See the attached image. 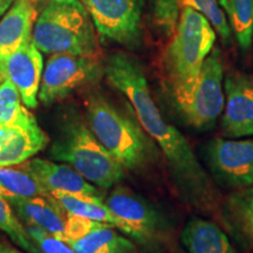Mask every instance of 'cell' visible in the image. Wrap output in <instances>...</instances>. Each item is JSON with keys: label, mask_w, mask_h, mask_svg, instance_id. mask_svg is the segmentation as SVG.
<instances>
[{"label": "cell", "mask_w": 253, "mask_h": 253, "mask_svg": "<svg viewBox=\"0 0 253 253\" xmlns=\"http://www.w3.org/2000/svg\"><path fill=\"white\" fill-rule=\"evenodd\" d=\"M104 74L109 84L129 100L138 123L162 150L182 198L203 210L212 208L216 191L210 177L188 140L161 114L140 62L126 53H113L107 59Z\"/></svg>", "instance_id": "cell-1"}, {"label": "cell", "mask_w": 253, "mask_h": 253, "mask_svg": "<svg viewBox=\"0 0 253 253\" xmlns=\"http://www.w3.org/2000/svg\"><path fill=\"white\" fill-rule=\"evenodd\" d=\"M214 41L216 33L210 21L195 9L183 7L178 26L164 56L170 89L178 108L191 96Z\"/></svg>", "instance_id": "cell-2"}, {"label": "cell", "mask_w": 253, "mask_h": 253, "mask_svg": "<svg viewBox=\"0 0 253 253\" xmlns=\"http://www.w3.org/2000/svg\"><path fill=\"white\" fill-rule=\"evenodd\" d=\"M86 108L90 130L125 169H142L155 160V142L130 116L101 95H90Z\"/></svg>", "instance_id": "cell-3"}, {"label": "cell", "mask_w": 253, "mask_h": 253, "mask_svg": "<svg viewBox=\"0 0 253 253\" xmlns=\"http://www.w3.org/2000/svg\"><path fill=\"white\" fill-rule=\"evenodd\" d=\"M32 39L46 54L99 56L94 23L80 0H48L38 15Z\"/></svg>", "instance_id": "cell-4"}, {"label": "cell", "mask_w": 253, "mask_h": 253, "mask_svg": "<svg viewBox=\"0 0 253 253\" xmlns=\"http://www.w3.org/2000/svg\"><path fill=\"white\" fill-rule=\"evenodd\" d=\"M49 155L68 163L100 189H110L125 176V167L100 143L89 126L80 121L68 122L63 126Z\"/></svg>", "instance_id": "cell-5"}, {"label": "cell", "mask_w": 253, "mask_h": 253, "mask_svg": "<svg viewBox=\"0 0 253 253\" xmlns=\"http://www.w3.org/2000/svg\"><path fill=\"white\" fill-rule=\"evenodd\" d=\"M103 73L99 56L52 54L43 69L38 97L43 104L62 100L73 90L97 82Z\"/></svg>", "instance_id": "cell-6"}, {"label": "cell", "mask_w": 253, "mask_h": 253, "mask_svg": "<svg viewBox=\"0 0 253 253\" xmlns=\"http://www.w3.org/2000/svg\"><path fill=\"white\" fill-rule=\"evenodd\" d=\"M223 61L220 50L213 48L205 59L190 99L179 107L183 119L198 130L212 128L224 109Z\"/></svg>", "instance_id": "cell-7"}, {"label": "cell", "mask_w": 253, "mask_h": 253, "mask_svg": "<svg viewBox=\"0 0 253 253\" xmlns=\"http://www.w3.org/2000/svg\"><path fill=\"white\" fill-rule=\"evenodd\" d=\"M101 37L120 45H140L142 0H80Z\"/></svg>", "instance_id": "cell-8"}, {"label": "cell", "mask_w": 253, "mask_h": 253, "mask_svg": "<svg viewBox=\"0 0 253 253\" xmlns=\"http://www.w3.org/2000/svg\"><path fill=\"white\" fill-rule=\"evenodd\" d=\"M211 172L231 188L253 186V138H213L205 149Z\"/></svg>", "instance_id": "cell-9"}, {"label": "cell", "mask_w": 253, "mask_h": 253, "mask_svg": "<svg viewBox=\"0 0 253 253\" xmlns=\"http://www.w3.org/2000/svg\"><path fill=\"white\" fill-rule=\"evenodd\" d=\"M47 143L46 132L33 114L24 107L15 121L0 125V167L20 166L36 156Z\"/></svg>", "instance_id": "cell-10"}, {"label": "cell", "mask_w": 253, "mask_h": 253, "mask_svg": "<svg viewBox=\"0 0 253 253\" xmlns=\"http://www.w3.org/2000/svg\"><path fill=\"white\" fill-rule=\"evenodd\" d=\"M109 210L128 227V236L138 242L150 240L163 231L164 221L148 202L119 186L104 201Z\"/></svg>", "instance_id": "cell-11"}, {"label": "cell", "mask_w": 253, "mask_h": 253, "mask_svg": "<svg viewBox=\"0 0 253 253\" xmlns=\"http://www.w3.org/2000/svg\"><path fill=\"white\" fill-rule=\"evenodd\" d=\"M224 86L226 101L221 119L223 134L229 138L253 135V77L230 73Z\"/></svg>", "instance_id": "cell-12"}, {"label": "cell", "mask_w": 253, "mask_h": 253, "mask_svg": "<svg viewBox=\"0 0 253 253\" xmlns=\"http://www.w3.org/2000/svg\"><path fill=\"white\" fill-rule=\"evenodd\" d=\"M42 73V55L31 38L6 60L0 78L11 81L20 94L24 106L28 109H34L38 106Z\"/></svg>", "instance_id": "cell-13"}, {"label": "cell", "mask_w": 253, "mask_h": 253, "mask_svg": "<svg viewBox=\"0 0 253 253\" xmlns=\"http://www.w3.org/2000/svg\"><path fill=\"white\" fill-rule=\"evenodd\" d=\"M27 170L47 192H67V194L87 195L104 201L103 192L81 176L77 170L65 164H58L42 160L32 158L20 164Z\"/></svg>", "instance_id": "cell-14"}, {"label": "cell", "mask_w": 253, "mask_h": 253, "mask_svg": "<svg viewBox=\"0 0 253 253\" xmlns=\"http://www.w3.org/2000/svg\"><path fill=\"white\" fill-rule=\"evenodd\" d=\"M36 20L37 9L32 0H14L0 20V73L6 60L31 39Z\"/></svg>", "instance_id": "cell-15"}, {"label": "cell", "mask_w": 253, "mask_h": 253, "mask_svg": "<svg viewBox=\"0 0 253 253\" xmlns=\"http://www.w3.org/2000/svg\"><path fill=\"white\" fill-rule=\"evenodd\" d=\"M19 219L28 226L46 231L65 239V212L49 197L7 198Z\"/></svg>", "instance_id": "cell-16"}, {"label": "cell", "mask_w": 253, "mask_h": 253, "mask_svg": "<svg viewBox=\"0 0 253 253\" xmlns=\"http://www.w3.org/2000/svg\"><path fill=\"white\" fill-rule=\"evenodd\" d=\"M49 198L66 214H73V216L108 224L128 235V227L109 210L103 199L87 195L67 194V192H49Z\"/></svg>", "instance_id": "cell-17"}, {"label": "cell", "mask_w": 253, "mask_h": 253, "mask_svg": "<svg viewBox=\"0 0 253 253\" xmlns=\"http://www.w3.org/2000/svg\"><path fill=\"white\" fill-rule=\"evenodd\" d=\"M189 253H236L223 230L212 221L192 218L182 232Z\"/></svg>", "instance_id": "cell-18"}, {"label": "cell", "mask_w": 253, "mask_h": 253, "mask_svg": "<svg viewBox=\"0 0 253 253\" xmlns=\"http://www.w3.org/2000/svg\"><path fill=\"white\" fill-rule=\"evenodd\" d=\"M67 244L78 253H137V248L130 239L104 223L82 238Z\"/></svg>", "instance_id": "cell-19"}, {"label": "cell", "mask_w": 253, "mask_h": 253, "mask_svg": "<svg viewBox=\"0 0 253 253\" xmlns=\"http://www.w3.org/2000/svg\"><path fill=\"white\" fill-rule=\"evenodd\" d=\"M0 196L4 198L49 197V194L23 167H0Z\"/></svg>", "instance_id": "cell-20"}, {"label": "cell", "mask_w": 253, "mask_h": 253, "mask_svg": "<svg viewBox=\"0 0 253 253\" xmlns=\"http://www.w3.org/2000/svg\"><path fill=\"white\" fill-rule=\"evenodd\" d=\"M230 26L242 49L248 50L253 40V0H220Z\"/></svg>", "instance_id": "cell-21"}, {"label": "cell", "mask_w": 253, "mask_h": 253, "mask_svg": "<svg viewBox=\"0 0 253 253\" xmlns=\"http://www.w3.org/2000/svg\"><path fill=\"white\" fill-rule=\"evenodd\" d=\"M0 230L7 235L15 245L26 252L42 253L31 239L27 229H25L21 224L13 208L2 196H0Z\"/></svg>", "instance_id": "cell-22"}, {"label": "cell", "mask_w": 253, "mask_h": 253, "mask_svg": "<svg viewBox=\"0 0 253 253\" xmlns=\"http://www.w3.org/2000/svg\"><path fill=\"white\" fill-rule=\"evenodd\" d=\"M181 0H151V17L156 27L172 38L181 19Z\"/></svg>", "instance_id": "cell-23"}, {"label": "cell", "mask_w": 253, "mask_h": 253, "mask_svg": "<svg viewBox=\"0 0 253 253\" xmlns=\"http://www.w3.org/2000/svg\"><path fill=\"white\" fill-rule=\"evenodd\" d=\"M181 2L182 7H190L203 14L221 39L229 42L231 39V28L225 13L220 8L217 0H181Z\"/></svg>", "instance_id": "cell-24"}, {"label": "cell", "mask_w": 253, "mask_h": 253, "mask_svg": "<svg viewBox=\"0 0 253 253\" xmlns=\"http://www.w3.org/2000/svg\"><path fill=\"white\" fill-rule=\"evenodd\" d=\"M24 107L17 88L11 81L4 79L0 84V125L15 121Z\"/></svg>", "instance_id": "cell-25"}, {"label": "cell", "mask_w": 253, "mask_h": 253, "mask_svg": "<svg viewBox=\"0 0 253 253\" xmlns=\"http://www.w3.org/2000/svg\"><path fill=\"white\" fill-rule=\"evenodd\" d=\"M28 235L42 253H78L65 240L59 239L38 227H27Z\"/></svg>", "instance_id": "cell-26"}, {"label": "cell", "mask_w": 253, "mask_h": 253, "mask_svg": "<svg viewBox=\"0 0 253 253\" xmlns=\"http://www.w3.org/2000/svg\"><path fill=\"white\" fill-rule=\"evenodd\" d=\"M103 223L100 221L88 219V218H82L73 214H66L65 221V242H72V240L80 239L84 237L91 231L102 225Z\"/></svg>", "instance_id": "cell-27"}, {"label": "cell", "mask_w": 253, "mask_h": 253, "mask_svg": "<svg viewBox=\"0 0 253 253\" xmlns=\"http://www.w3.org/2000/svg\"><path fill=\"white\" fill-rule=\"evenodd\" d=\"M235 209L240 227L253 239V189L237 199Z\"/></svg>", "instance_id": "cell-28"}, {"label": "cell", "mask_w": 253, "mask_h": 253, "mask_svg": "<svg viewBox=\"0 0 253 253\" xmlns=\"http://www.w3.org/2000/svg\"><path fill=\"white\" fill-rule=\"evenodd\" d=\"M0 253H23V252L19 251L18 249L13 248V246H11L9 244L0 242Z\"/></svg>", "instance_id": "cell-29"}, {"label": "cell", "mask_w": 253, "mask_h": 253, "mask_svg": "<svg viewBox=\"0 0 253 253\" xmlns=\"http://www.w3.org/2000/svg\"><path fill=\"white\" fill-rule=\"evenodd\" d=\"M12 4V0H0V17L7 11Z\"/></svg>", "instance_id": "cell-30"}, {"label": "cell", "mask_w": 253, "mask_h": 253, "mask_svg": "<svg viewBox=\"0 0 253 253\" xmlns=\"http://www.w3.org/2000/svg\"><path fill=\"white\" fill-rule=\"evenodd\" d=\"M33 2H38V1H41V0H32Z\"/></svg>", "instance_id": "cell-31"}, {"label": "cell", "mask_w": 253, "mask_h": 253, "mask_svg": "<svg viewBox=\"0 0 253 253\" xmlns=\"http://www.w3.org/2000/svg\"><path fill=\"white\" fill-rule=\"evenodd\" d=\"M1 80H2V79H1V78H0V81H1Z\"/></svg>", "instance_id": "cell-32"}, {"label": "cell", "mask_w": 253, "mask_h": 253, "mask_svg": "<svg viewBox=\"0 0 253 253\" xmlns=\"http://www.w3.org/2000/svg\"><path fill=\"white\" fill-rule=\"evenodd\" d=\"M12 1H14V0H12Z\"/></svg>", "instance_id": "cell-33"}]
</instances>
